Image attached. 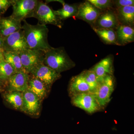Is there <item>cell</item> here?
Instances as JSON below:
<instances>
[{"label": "cell", "mask_w": 134, "mask_h": 134, "mask_svg": "<svg viewBox=\"0 0 134 134\" xmlns=\"http://www.w3.org/2000/svg\"><path fill=\"white\" fill-rule=\"evenodd\" d=\"M69 89L73 95L84 92H91L82 73L72 77L70 83Z\"/></svg>", "instance_id": "17"}, {"label": "cell", "mask_w": 134, "mask_h": 134, "mask_svg": "<svg viewBox=\"0 0 134 134\" xmlns=\"http://www.w3.org/2000/svg\"><path fill=\"white\" fill-rule=\"evenodd\" d=\"M38 0H12L13 12L10 16L21 22L32 17Z\"/></svg>", "instance_id": "4"}, {"label": "cell", "mask_w": 134, "mask_h": 134, "mask_svg": "<svg viewBox=\"0 0 134 134\" xmlns=\"http://www.w3.org/2000/svg\"><path fill=\"white\" fill-rule=\"evenodd\" d=\"M83 75L86 82L88 84L91 92H94L99 85L97 76L91 69L85 71Z\"/></svg>", "instance_id": "25"}, {"label": "cell", "mask_w": 134, "mask_h": 134, "mask_svg": "<svg viewBox=\"0 0 134 134\" xmlns=\"http://www.w3.org/2000/svg\"><path fill=\"white\" fill-rule=\"evenodd\" d=\"M30 74L37 77L48 88L60 77V74L55 72L43 63L36 67Z\"/></svg>", "instance_id": "9"}, {"label": "cell", "mask_w": 134, "mask_h": 134, "mask_svg": "<svg viewBox=\"0 0 134 134\" xmlns=\"http://www.w3.org/2000/svg\"><path fill=\"white\" fill-rule=\"evenodd\" d=\"M88 1L100 10L109 9L114 5L113 2L110 0H88Z\"/></svg>", "instance_id": "26"}, {"label": "cell", "mask_w": 134, "mask_h": 134, "mask_svg": "<svg viewBox=\"0 0 134 134\" xmlns=\"http://www.w3.org/2000/svg\"><path fill=\"white\" fill-rule=\"evenodd\" d=\"M23 21L24 23L22 29L24 32L25 37L29 49L46 52L52 48L48 43V34L49 30L46 25L38 24H30L25 20Z\"/></svg>", "instance_id": "1"}, {"label": "cell", "mask_w": 134, "mask_h": 134, "mask_svg": "<svg viewBox=\"0 0 134 134\" xmlns=\"http://www.w3.org/2000/svg\"><path fill=\"white\" fill-rule=\"evenodd\" d=\"M96 29H113L120 25L116 12L112 10L107 9L101 12L95 23Z\"/></svg>", "instance_id": "11"}, {"label": "cell", "mask_w": 134, "mask_h": 134, "mask_svg": "<svg viewBox=\"0 0 134 134\" xmlns=\"http://www.w3.org/2000/svg\"><path fill=\"white\" fill-rule=\"evenodd\" d=\"M23 104L22 110L30 115H37L39 112L40 99L27 89L23 92Z\"/></svg>", "instance_id": "12"}, {"label": "cell", "mask_w": 134, "mask_h": 134, "mask_svg": "<svg viewBox=\"0 0 134 134\" xmlns=\"http://www.w3.org/2000/svg\"><path fill=\"white\" fill-rule=\"evenodd\" d=\"M29 74L23 72L16 73L8 80L9 91L23 92L28 89Z\"/></svg>", "instance_id": "14"}, {"label": "cell", "mask_w": 134, "mask_h": 134, "mask_svg": "<svg viewBox=\"0 0 134 134\" xmlns=\"http://www.w3.org/2000/svg\"><path fill=\"white\" fill-rule=\"evenodd\" d=\"M29 74L28 90L34 93L40 100L43 99L46 95L47 87L37 77L30 74Z\"/></svg>", "instance_id": "18"}, {"label": "cell", "mask_w": 134, "mask_h": 134, "mask_svg": "<svg viewBox=\"0 0 134 134\" xmlns=\"http://www.w3.org/2000/svg\"><path fill=\"white\" fill-rule=\"evenodd\" d=\"M114 5H115L118 8L127 7V6H134L133 0H117L114 1Z\"/></svg>", "instance_id": "27"}, {"label": "cell", "mask_w": 134, "mask_h": 134, "mask_svg": "<svg viewBox=\"0 0 134 134\" xmlns=\"http://www.w3.org/2000/svg\"><path fill=\"white\" fill-rule=\"evenodd\" d=\"M15 73L12 67L3 59L0 63V79L3 81H7Z\"/></svg>", "instance_id": "24"}, {"label": "cell", "mask_w": 134, "mask_h": 134, "mask_svg": "<svg viewBox=\"0 0 134 134\" xmlns=\"http://www.w3.org/2000/svg\"><path fill=\"white\" fill-rule=\"evenodd\" d=\"M114 86V80L112 75L107 76L99 83L93 93L99 107L104 106L110 102Z\"/></svg>", "instance_id": "7"}, {"label": "cell", "mask_w": 134, "mask_h": 134, "mask_svg": "<svg viewBox=\"0 0 134 134\" xmlns=\"http://www.w3.org/2000/svg\"><path fill=\"white\" fill-rule=\"evenodd\" d=\"M43 64L59 74L75 66L63 47H52L45 52Z\"/></svg>", "instance_id": "2"}, {"label": "cell", "mask_w": 134, "mask_h": 134, "mask_svg": "<svg viewBox=\"0 0 134 134\" xmlns=\"http://www.w3.org/2000/svg\"><path fill=\"white\" fill-rule=\"evenodd\" d=\"M113 58L107 56L99 62L91 70L96 74L99 83L108 75H112L113 72Z\"/></svg>", "instance_id": "13"}, {"label": "cell", "mask_w": 134, "mask_h": 134, "mask_svg": "<svg viewBox=\"0 0 134 134\" xmlns=\"http://www.w3.org/2000/svg\"><path fill=\"white\" fill-rule=\"evenodd\" d=\"M72 102L75 106L90 113L96 112L99 107L93 93L90 92L74 95Z\"/></svg>", "instance_id": "8"}, {"label": "cell", "mask_w": 134, "mask_h": 134, "mask_svg": "<svg viewBox=\"0 0 134 134\" xmlns=\"http://www.w3.org/2000/svg\"><path fill=\"white\" fill-rule=\"evenodd\" d=\"M116 10V14L120 23L127 26H131L133 25L134 6L118 8Z\"/></svg>", "instance_id": "19"}, {"label": "cell", "mask_w": 134, "mask_h": 134, "mask_svg": "<svg viewBox=\"0 0 134 134\" xmlns=\"http://www.w3.org/2000/svg\"><path fill=\"white\" fill-rule=\"evenodd\" d=\"M92 28L99 37L106 44L119 45L117 41L116 32L114 29Z\"/></svg>", "instance_id": "22"}, {"label": "cell", "mask_w": 134, "mask_h": 134, "mask_svg": "<svg viewBox=\"0 0 134 134\" xmlns=\"http://www.w3.org/2000/svg\"><path fill=\"white\" fill-rule=\"evenodd\" d=\"M21 22L10 16L0 18V34L3 38L22 29Z\"/></svg>", "instance_id": "15"}, {"label": "cell", "mask_w": 134, "mask_h": 134, "mask_svg": "<svg viewBox=\"0 0 134 134\" xmlns=\"http://www.w3.org/2000/svg\"><path fill=\"white\" fill-rule=\"evenodd\" d=\"M4 82L3 81H2V80L0 79V89L1 88L2 86L3 85V82Z\"/></svg>", "instance_id": "31"}, {"label": "cell", "mask_w": 134, "mask_h": 134, "mask_svg": "<svg viewBox=\"0 0 134 134\" xmlns=\"http://www.w3.org/2000/svg\"><path fill=\"white\" fill-rule=\"evenodd\" d=\"M19 55L25 72L30 74L37 66L43 63L45 52L28 48L20 53Z\"/></svg>", "instance_id": "6"}, {"label": "cell", "mask_w": 134, "mask_h": 134, "mask_svg": "<svg viewBox=\"0 0 134 134\" xmlns=\"http://www.w3.org/2000/svg\"><path fill=\"white\" fill-rule=\"evenodd\" d=\"M101 12V10L87 1L79 5L76 17L93 25Z\"/></svg>", "instance_id": "10"}, {"label": "cell", "mask_w": 134, "mask_h": 134, "mask_svg": "<svg viewBox=\"0 0 134 134\" xmlns=\"http://www.w3.org/2000/svg\"><path fill=\"white\" fill-rule=\"evenodd\" d=\"M28 48L24 32L22 29L3 38L4 52L19 54Z\"/></svg>", "instance_id": "5"}, {"label": "cell", "mask_w": 134, "mask_h": 134, "mask_svg": "<svg viewBox=\"0 0 134 134\" xmlns=\"http://www.w3.org/2000/svg\"><path fill=\"white\" fill-rule=\"evenodd\" d=\"M117 41L119 46L125 45L134 41V30L132 26L120 25L116 28Z\"/></svg>", "instance_id": "16"}, {"label": "cell", "mask_w": 134, "mask_h": 134, "mask_svg": "<svg viewBox=\"0 0 134 134\" xmlns=\"http://www.w3.org/2000/svg\"><path fill=\"white\" fill-rule=\"evenodd\" d=\"M5 99L15 109L21 110L23 104V92L10 91L5 94Z\"/></svg>", "instance_id": "23"}, {"label": "cell", "mask_w": 134, "mask_h": 134, "mask_svg": "<svg viewBox=\"0 0 134 134\" xmlns=\"http://www.w3.org/2000/svg\"><path fill=\"white\" fill-rule=\"evenodd\" d=\"M62 4L63 8L58 10H53L54 14L60 20H65L69 18L76 16L78 7L76 5H69L63 1H54Z\"/></svg>", "instance_id": "20"}, {"label": "cell", "mask_w": 134, "mask_h": 134, "mask_svg": "<svg viewBox=\"0 0 134 134\" xmlns=\"http://www.w3.org/2000/svg\"><path fill=\"white\" fill-rule=\"evenodd\" d=\"M4 59L12 67L16 73H26L22 65L19 54L12 52H4Z\"/></svg>", "instance_id": "21"}, {"label": "cell", "mask_w": 134, "mask_h": 134, "mask_svg": "<svg viewBox=\"0 0 134 134\" xmlns=\"http://www.w3.org/2000/svg\"><path fill=\"white\" fill-rule=\"evenodd\" d=\"M32 17L38 19V24L44 25L52 24L59 29L62 28L61 20L54 14L53 10L42 1H38Z\"/></svg>", "instance_id": "3"}, {"label": "cell", "mask_w": 134, "mask_h": 134, "mask_svg": "<svg viewBox=\"0 0 134 134\" xmlns=\"http://www.w3.org/2000/svg\"><path fill=\"white\" fill-rule=\"evenodd\" d=\"M4 59L3 53L0 52V63L3 59Z\"/></svg>", "instance_id": "30"}, {"label": "cell", "mask_w": 134, "mask_h": 134, "mask_svg": "<svg viewBox=\"0 0 134 134\" xmlns=\"http://www.w3.org/2000/svg\"><path fill=\"white\" fill-rule=\"evenodd\" d=\"M12 0H0V16L3 14L12 6Z\"/></svg>", "instance_id": "28"}, {"label": "cell", "mask_w": 134, "mask_h": 134, "mask_svg": "<svg viewBox=\"0 0 134 134\" xmlns=\"http://www.w3.org/2000/svg\"><path fill=\"white\" fill-rule=\"evenodd\" d=\"M3 38L0 34V52H4L3 50Z\"/></svg>", "instance_id": "29"}]
</instances>
